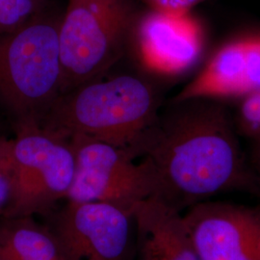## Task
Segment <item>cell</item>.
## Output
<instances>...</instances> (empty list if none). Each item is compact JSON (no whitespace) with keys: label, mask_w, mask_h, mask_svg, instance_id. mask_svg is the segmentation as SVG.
I'll return each instance as SVG.
<instances>
[{"label":"cell","mask_w":260,"mask_h":260,"mask_svg":"<svg viewBox=\"0 0 260 260\" xmlns=\"http://www.w3.org/2000/svg\"><path fill=\"white\" fill-rule=\"evenodd\" d=\"M5 138H6V137H5V136H3V135H1V134H0V146H1V144H2V142H3V141H4V139H5Z\"/></svg>","instance_id":"ac0fdd59"},{"label":"cell","mask_w":260,"mask_h":260,"mask_svg":"<svg viewBox=\"0 0 260 260\" xmlns=\"http://www.w3.org/2000/svg\"><path fill=\"white\" fill-rule=\"evenodd\" d=\"M158 111L152 84L143 76L125 74L87 82L60 94L40 126L68 139L81 135L104 142L137 159Z\"/></svg>","instance_id":"7a4b0ae2"},{"label":"cell","mask_w":260,"mask_h":260,"mask_svg":"<svg viewBox=\"0 0 260 260\" xmlns=\"http://www.w3.org/2000/svg\"><path fill=\"white\" fill-rule=\"evenodd\" d=\"M257 170H258V175H259L260 179V153L258 155V160H257Z\"/></svg>","instance_id":"e0dca14e"},{"label":"cell","mask_w":260,"mask_h":260,"mask_svg":"<svg viewBox=\"0 0 260 260\" xmlns=\"http://www.w3.org/2000/svg\"><path fill=\"white\" fill-rule=\"evenodd\" d=\"M48 214L66 260H132L133 210L98 202H72Z\"/></svg>","instance_id":"52a82bcc"},{"label":"cell","mask_w":260,"mask_h":260,"mask_svg":"<svg viewBox=\"0 0 260 260\" xmlns=\"http://www.w3.org/2000/svg\"><path fill=\"white\" fill-rule=\"evenodd\" d=\"M260 89V32L220 47L173 102L244 98Z\"/></svg>","instance_id":"30bf717a"},{"label":"cell","mask_w":260,"mask_h":260,"mask_svg":"<svg viewBox=\"0 0 260 260\" xmlns=\"http://www.w3.org/2000/svg\"><path fill=\"white\" fill-rule=\"evenodd\" d=\"M150 10L167 13L190 12L192 7L202 0H143Z\"/></svg>","instance_id":"2e32d148"},{"label":"cell","mask_w":260,"mask_h":260,"mask_svg":"<svg viewBox=\"0 0 260 260\" xmlns=\"http://www.w3.org/2000/svg\"><path fill=\"white\" fill-rule=\"evenodd\" d=\"M183 216L199 260H260V205L212 200Z\"/></svg>","instance_id":"9c48e42d"},{"label":"cell","mask_w":260,"mask_h":260,"mask_svg":"<svg viewBox=\"0 0 260 260\" xmlns=\"http://www.w3.org/2000/svg\"><path fill=\"white\" fill-rule=\"evenodd\" d=\"M48 7V0H0V35L19 29Z\"/></svg>","instance_id":"4fadbf2b"},{"label":"cell","mask_w":260,"mask_h":260,"mask_svg":"<svg viewBox=\"0 0 260 260\" xmlns=\"http://www.w3.org/2000/svg\"><path fill=\"white\" fill-rule=\"evenodd\" d=\"M241 100L236 129L244 136L260 142V89Z\"/></svg>","instance_id":"5bb4252c"},{"label":"cell","mask_w":260,"mask_h":260,"mask_svg":"<svg viewBox=\"0 0 260 260\" xmlns=\"http://www.w3.org/2000/svg\"><path fill=\"white\" fill-rule=\"evenodd\" d=\"M0 260H66L54 234L35 217L0 219Z\"/></svg>","instance_id":"7c38bea8"},{"label":"cell","mask_w":260,"mask_h":260,"mask_svg":"<svg viewBox=\"0 0 260 260\" xmlns=\"http://www.w3.org/2000/svg\"><path fill=\"white\" fill-rule=\"evenodd\" d=\"M134 0H69L60 25V94L101 79L129 48Z\"/></svg>","instance_id":"277c9868"},{"label":"cell","mask_w":260,"mask_h":260,"mask_svg":"<svg viewBox=\"0 0 260 260\" xmlns=\"http://www.w3.org/2000/svg\"><path fill=\"white\" fill-rule=\"evenodd\" d=\"M13 190V139L0 146V219L6 214Z\"/></svg>","instance_id":"9a60e30c"},{"label":"cell","mask_w":260,"mask_h":260,"mask_svg":"<svg viewBox=\"0 0 260 260\" xmlns=\"http://www.w3.org/2000/svg\"><path fill=\"white\" fill-rule=\"evenodd\" d=\"M69 139L75 172L66 201L106 203L134 209L140 202L156 196V182L147 161L137 163L127 150L86 136Z\"/></svg>","instance_id":"8992f818"},{"label":"cell","mask_w":260,"mask_h":260,"mask_svg":"<svg viewBox=\"0 0 260 260\" xmlns=\"http://www.w3.org/2000/svg\"><path fill=\"white\" fill-rule=\"evenodd\" d=\"M215 102H173L140 147L138 158L152 171L156 197L181 212L255 183L236 126Z\"/></svg>","instance_id":"6da1fadb"},{"label":"cell","mask_w":260,"mask_h":260,"mask_svg":"<svg viewBox=\"0 0 260 260\" xmlns=\"http://www.w3.org/2000/svg\"><path fill=\"white\" fill-rule=\"evenodd\" d=\"M63 14L48 7L19 29L0 35V103L18 125H40L60 95Z\"/></svg>","instance_id":"3957f363"},{"label":"cell","mask_w":260,"mask_h":260,"mask_svg":"<svg viewBox=\"0 0 260 260\" xmlns=\"http://www.w3.org/2000/svg\"><path fill=\"white\" fill-rule=\"evenodd\" d=\"M132 260H199L183 212L152 196L133 210Z\"/></svg>","instance_id":"8fae6325"},{"label":"cell","mask_w":260,"mask_h":260,"mask_svg":"<svg viewBox=\"0 0 260 260\" xmlns=\"http://www.w3.org/2000/svg\"><path fill=\"white\" fill-rule=\"evenodd\" d=\"M13 128V190L3 218L48 215L67 200L74 181L70 139L36 124Z\"/></svg>","instance_id":"5b68a950"},{"label":"cell","mask_w":260,"mask_h":260,"mask_svg":"<svg viewBox=\"0 0 260 260\" xmlns=\"http://www.w3.org/2000/svg\"><path fill=\"white\" fill-rule=\"evenodd\" d=\"M205 33L190 12L149 10L141 14L129 48L149 74L175 77L189 71L202 55Z\"/></svg>","instance_id":"ba28073f"}]
</instances>
